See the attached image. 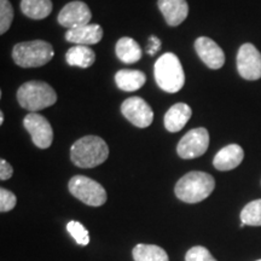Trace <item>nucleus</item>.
<instances>
[{"instance_id": "nucleus-15", "label": "nucleus", "mask_w": 261, "mask_h": 261, "mask_svg": "<svg viewBox=\"0 0 261 261\" xmlns=\"http://www.w3.org/2000/svg\"><path fill=\"white\" fill-rule=\"evenodd\" d=\"M244 151L238 144H230L224 146L214 156L213 165L218 171L226 172L237 168L243 161Z\"/></svg>"}, {"instance_id": "nucleus-28", "label": "nucleus", "mask_w": 261, "mask_h": 261, "mask_svg": "<svg viewBox=\"0 0 261 261\" xmlns=\"http://www.w3.org/2000/svg\"><path fill=\"white\" fill-rule=\"evenodd\" d=\"M160 50H161V40L158 37H155V35H151L150 37V44L146 51H148L150 56H155Z\"/></svg>"}, {"instance_id": "nucleus-30", "label": "nucleus", "mask_w": 261, "mask_h": 261, "mask_svg": "<svg viewBox=\"0 0 261 261\" xmlns=\"http://www.w3.org/2000/svg\"><path fill=\"white\" fill-rule=\"evenodd\" d=\"M257 261H261V260H257Z\"/></svg>"}, {"instance_id": "nucleus-7", "label": "nucleus", "mask_w": 261, "mask_h": 261, "mask_svg": "<svg viewBox=\"0 0 261 261\" xmlns=\"http://www.w3.org/2000/svg\"><path fill=\"white\" fill-rule=\"evenodd\" d=\"M210 146V133L203 127L194 128L179 140L177 152L184 160L197 159L204 154Z\"/></svg>"}, {"instance_id": "nucleus-4", "label": "nucleus", "mask_w": 261, "mask_h": 261, "mask_svg": "<svg viewBox=\"0 0 261 261\" xmlns=\"http://www.w3.org/2000/svg\"><path fill=\"white\" fill-rule=\"evenodd\" d=\"M17 100L22 108L35 113L54 106L57 102V94L44 81H28L18 89Z\"/></svg>"}, {"instance_id": "nucleus-6", "label": "nucleus", "mask_w": 261, "mask_h": 261, "mask_svg": "<svg viewBox=\"0 0 261 261\" xmlns=\"http://www.w3.org/2000/svg\"><path fill=\"white\" fill-rule=\"evenodd\" d=\"M70 194L83 203L91 207H99L107 202V191L99 182L85 175H75L69 181Z\"/></svg>"}, {"instance_id": "nucleus-17", "label": "nucleus", "mask_w": 261, "mask_h": 261, "mask_svg": "<svg viewBox=\"0 0 261 261\" xmlns=\"http://www.w3.org/2000/svg\"><path fill=\"white\" fill-rule=\"evenodd\" d=\"M146 76L143 71L121 69L115 74V83L120 90L125 92H135L144 86Z\"/></svg>"}, {"instance_id": "nucleus-29", "label": "nucleus", "mask_w": 261, "mask_h": 261, "mask_svg": "<svg viewBox=\"0 0 261 261\" xmlns=\"http://www.w3.org/2000/svg\"><path fill=\"white\" fill-rule=\"evenodd\" d=\"M4 122V113H0V125H3Z\"/></svg>"}, {"instance_id": "nucleus-5", "label": "nucleus", "mask_w": 261, "mask_h": 261, "mask_svg": "<svg viewBox=\"0 0 261 261\" xmlns=\"http://www.w3.org/2000/svg\"><path fill=\"white\" fill-rule=\"evenodd\" d=\"M55 51L50 42L33 40L18 42L12 50L15 63L22 68H37L48 63L54 57Z\"/></svg>"}, {"instance_id": "nucleus-12", "label": "nucleus", "mask_w": 261, "mask_h": 261, "mask_svg": "<svg viewBox=\"0 0 261 261\" xmlns=\"http://www.w3.org/2000/svg\"><path fill=\"white\" fill-rule=\"evenodd\" d=\"M195 50L202 62L211 69H220L225 64V54L211 38L200 37L195 41Z\"/></svg>"}, {"instance_id": "nucleus-3", "label": "nucleus", "mask_w": 261, "mask_h": 261, "mask_svg": "<svg viewBox=\"0 0 261 261\" xmlns=\"http://www.w3.org/2000/svg\"><path fill=\"white\" fill-rule=\"evenodd\" d=\"M156 84L167 93L179 92L185 84V73L177 55L167 52L156 61L154 67Z\"/></svg>"}, {"instance_id": "nucleus-2", "label": "nucleus", "mask_w": 261, "mask_h": 261, "mask_svg": "<svg viewBox=\"0 0 261 261\" xmlns=\"http://www.w3.org/2000/svg\"><path fill=\"white\" fill-rule=\"evenodd\" d=\"M109 156L107 143L97 136H86L74 143L70 149V159L80 168H93L102 165Z\"/></svg>"}, {"instance_id": "nucleus-26", "label": "nucleus", "mask_w": 261, "mask_h": 261, "mask_svg": "<svg viewBox=\"0 0 261 261\" xmlns=\"http://www.w3.org/2000/svg\"><path fill=\"white\" fill-rule=\"evenodd\" d=\"M16 203H17V198H16L15 194L4 188L0 189V212L2 213L14 210Z\"/></svg>"}, {"instance_id": "nucleus-20", "label": "nucleus", "mask_w": 261, "mask_h": 261, "mask_svg": "<svg viewBox=\"0 0 261 261\" xmlns=\"http://www.w3.org/2000/svg\"><path fill=\"white\" fill-rule=\"evenodd\" d=\"M132 256L135 261H169L166 250L155 244H137L132 250Z\"/></svg>"}, {"instance_id": "nucleus-14", "label": "nucleus", "mask_w": 261, "mask_h": 261, "mask_svg": "<svg viewBox=\"0 0 261 261\" xmlns=\"http://www.w3.org/2000/svg\"><path fill=\"white\" fill-rule=\"evenodd\" d=\"M158 5L165 17L166 23L171 27L181 24L189 15L187 0H159Z\"/></svg>"}, {"instance_id": "nucleus-11", "label": "nucleus", "mask_w": 261, "mask_h": 261, "mask_svg": "<svg viewBox=\"0 0 261 261\" xmlns=\"http://www.w3.org/2000/svg\"><path fill=\"white\" fill-rule=\"evenodd\" d=\"M91 18H92V12L87 4L75 0V2H70L63 6V9L58 14L57 21L63 27L73 29L89 24Z\"/></svg>"}, {"instance_id": "nucleus-13", "label": "nucleus", "mask_w": 261, "mask_h": 261, "mask_svg": "<svg viewBox=\"0 0 261 261\" xmlns=\"http://www.w3.org/2000/svg\"><path fill=\"white\" fill-rule=\"evenodd\" d=\"M103 38V29L99 24L89 23L81 27L68 29L65 33V40L75 45H94Z\"/></svg>"}, {"instance_id": "nucleus-24", "label": "nucleus", "mask_w": 261, "mask_h": 261, "mask_svg": "<svg viewBox=\"0 0 261 261\" xmlns=\"http://www.w3.org/2000/svg\"><path fill=\"white\" fill-rule=\"evenodd\" d=\"M14 19V9L9 0H0V34H5Z\"/></svg>"}, {"instance_id": "nucleus-1", "label": "nucleus", "mask_w": 261, "mask_h": 261, "mask_svg": "<svg viewBox=\"0 0 261 261\" xmlns=\"http://www.w3.org/2000/svg\"><path fill=\"white\" fill-rule=\"evenodd\" d=\"M215 188V180L204 172H189L175 184L174 192L185 203H198L210 197Z\"/></svg>"}, {"instance_id": "nucleus-16", "label": "nucleus", "mask_w": 261, "mask_h": 261, "mask_svg": "<svg viewBox=\"0 0 261 261\" xmlns=\"http://www.w3.org/2000/svg\"><path fill=\"white\" fill-rule=\"evenodd\" d=\"M192 115L191 108L187 103H177L168 109L165 115V127L168 132L175 133L182 129Z\"/></svg>"}, {"instance_id": "nucleus-19", "label": "nucleus", "mask_w": 261, "mask_h": 261, "mask_svg": "<svg viewBox=\"0 0 261 261\" xmlns=\"http://www.w3.org/2000/svg\"><path fill=\"white\" fill-rule=\"evenodd\" d=\"M65 61L71 67L89 68L96 61V54L92 48L85 45H75L65 54Z\"/></svg>"}, {"instance_id": "nucleus-10", "label": "nucleus", "mask_w": 261, "mask_h": 261, "mask_svg": "<svg viewBox=\"0 0 261 261\" xmlns=\"http://www.w3.org/2000/svg\"><path fill=\"white\" fill-rule=\"evenodd\" d=\"M121 113L132 125L139 128L149 127L154 120L151 107L140 97L127 98L121 106Z\"/></svg>"}, {"instance_id": "nucleus-22", "label": "nucleus", "mask_w": 261, "mask_h": 261, "mask_svg": "<svg viewBox=\"0 0 261 261\" xmlns=\"http://www.w3.org/2000/svg\"><path fill=\"white\" fill-rule=\"evenodd\" d=\"M241 221L249 226H261V198L249 202L241 212Z\"/></svg>"}, {"instance_id": "nucleus-9", "label": "nucleus", "mask_w": 261, "mask_h": 261, "mask_svg": "<svg viewBox=\"0 0 261 261\" xmlns=\"http://www.w3.org/2000/svg\"><path fill=\"white\" fill-rule=\"evenodd\" d=\"M24 128L32 137L33 143L39 149L50 148L54 140V129L46 117L37 113H29L23 120Z\"/></svg>"}, {"instance_id": "nucleus-18", "label": "nucleus", "mask_w": 261, "mask_h": 261, "mask_svg": "<svg viewBox=\"0 0 261 261\" xmlns=\"http://www.w3.org/2000/svg\"><path fill=\"white\" fill-rule=\"evenodd\" d=\"M115 54L120 61L126 64L137 63L142 58V48L135 39L123 37L116 42Z\"/></svg>"}, {"instance_id": "nucleus-21", "label": "nucleus", "mask_w": 261, "mask_h": 261, "mask_svg": "<svg viewBox=\"0 0 261 261\" xmlns=\"http://www.w3.org/2000/svg\"><path fill=\"white\" fill-rule=\"evenodd\" d=\"M21 10L32 19H44L52 12L51 0H22Z\"/></svg>"}, {"instance_id": "nucleus-27", "label": "nucleus", "mask_w": 261, "mask_h": 261, "mask_svg": "<svg viewBox=\"0 0 261 261\" xmlns=\"http://www.w3.org/2000/svg\"><path fill=\"white\" fill-rule=\"evenodd\" d=\"M14 174V168L9 165L5 160H0V179L8 180Z\"/></svg>"}, {"instance_id": "nucleus-23", "label": "nucleus", "mask_w": 261, "mask_h": 261, "mask_svg": "<svg viewBox=\"0 0 261 261\" xmlns=\"http://www.w3.org/2000/svg\"><path fill=\"white\" fill-rule=\"evenodd\" d=\"M67 230L70 233V236L76 241L80 246H87L90 243V234L87 228L84 226L79 221H69L67 224Z\"/></svg>"}, {"instance_id": "nucleus-8", "label": "nucleus", "mask_w": 261, "mask_h": 261, "mask_svg": "<svg viewBox=\"0 0 261 261\" xmlns=\"http://www.w3.org/2000/svg\"><path fill=\"white\" fill-rule=\"evenodd\" d=\"M237 70L243 79L254 81L261 77V54L253 44H243L237 54Z\"/></svg>"}, {"instance_id": "nucleus-25", "label": "nucleus", "mask_w": 261, "mask_h": 261, "mask_svg": "<svg viewBox=\"0 0 261 261\" xmlns=\"http://www.w3.org/2000/svg\"><path fill=\"white\" fill-rule=\"evenodd\" d=\"M185 261H218L207 248L202 246L192 247L185 255Z\"/></svg>"}]
</instances>
